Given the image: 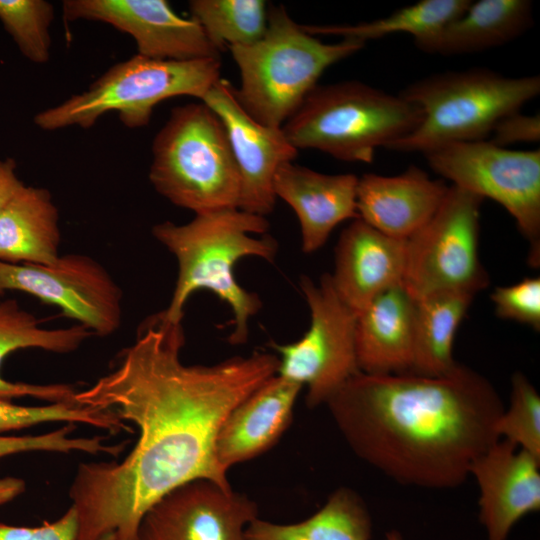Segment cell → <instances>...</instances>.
Masks as SVG:
<instances>
[{
	"label": "cell",
	"instance_id": "obj_2",
	"mask_svg": "<svg viewBox=\"0 0 540 540\" xmlns=\"http://www.w3.org/2000/svg\"><path fill=\"white\" fill-rule=\"evenodd\" d=\"M340 433L363 461L399 484L451 489L499 440L502 400L480 373L366 374L350 378L326 402Z\"/></svg>",
	"mask_w": 540,
	"mask_h": 540
},
{
	"label": "cell",
	"instance_id": "obj_7",
	"mask_svg": "<svg viewBox=\"0 0 540 540\" xmlns=\"http://www.w3.org/2000/svg\"><path fill=\"white\" fill-rule=\"evenodd\" d=\"M149 181L173 205L195 215L238 208V168L225 128L206 104L171 110L153 139Z\"/></svg>",
	"mask_w": 540,
	"mask_h": 540
},
{
	"label": "cell",
	"instance_id": "obj_29",
	"mask_svg": "<svg viewBox=\"0 0 540 540\" xmlns=\"http://www.w3.org/2000/svg\"><path fill=\"white\" fill-rule=\"evenodd\" d=\"M46 422L87 424L112 434L130 430L110 409L56 402L43 406H22L0 399V432L17 430Z\"/></svg>",
	"mask_w": 540,
	"mask_h": 540
},
{
	"label": "cell",
	"instance_id": "obj_25",
	"mask_svg": "<svg viewBox=\"0 0 540 540\" xmlns=\"http://www.w3.org/2000/svg\"><path fill=\"white\" fill-rule=\"evenodd\" d=\"M372 522L362 498L340 487L309 518L277 524L256 518L245 530V540H370Z\"/></svg>",
	"mask_w": 540,
	"mask_h": 540
},
{
	"label": "cell",
	"instance_id": "obj_33",
	"mask_svg": "<svg viewBox=\"0 0 540 540\" xmlns=\"http://www.w3.org/2000/svg\"><path fill=\"white\" fill-rule=\"evenodd\" d=\"M497 317L540 331V278L525 277L518 283L496 287L490 296Z\"/></svg>",
	"mask_w": 540,
	"mask_h": 540
},
{
	"label": "cell",
	"instance_id": "obj_30",
	"mask_svg": "<svg viewBox=\"0 0 540 540\" xmlns=\"http://www.w3.org/2000/svg\"><path fill=\"white\" fill-rule=\"evenodd\" d=\"M54 5L46 0H0V22L20 53L35 64L50 59Z\"/></svg>",
	"mask_w": 540,
	"mask_h": 540
},
{
	"label": "cell",
	"instance_id": "obj_1",
	"mask_svg": "<svg viewBox=\"0 0 540 540\" xmlns=\"http://www.w3.org/2000/svg\"><path fill=\"white\" fill-rule=\"evenodd\" d=\"M182 323L159 315L143 325L115 368L76 391L81 405L110 409L137 426L139 437L121 462L81 463L69 490L78 517L76 540H137L147 510L166 493L197 479L230 488L215 457L228 414L278 372L269 353L218 364L186 365Z\"/></svg>",
	"mask_w": 540,
	"mask_h": 540
},
{
	"label": "cell",
	"instance_id": "obj_10",
	"mask_svg": "<svg viewBox=\"0 0 540 540\" xmlns=\"http://www.w3.org/2000/svg\"><path fill=\"white\" fill-rule=\"evenodd\" d=\"M429 167L458 188L500 204L540 266V149L513 150L488 139L452 143L424 154Z\"/></svg>",
	"mask_w": 540,
	"mask_h": 540
},
{
	"label": "cell",
	"instance_id": "obj_9",
	"mask_svg": "<svg viewBox=\"0 0 540 540\" xmlns=\"http://www.w3.org/2000/svg\"><path fill=\"white\" fill-rule=\"evenodd\" d=\"M483 200L450 185L435 214L406 240L402 284L415 301L444 291L475 296L489 285L478 250Z\"/></svg>",
	"mask_w": 540,
	"mask_h": 540
},
{
	"label": "cell",
	"instance_id": "obj_28",
	"mask_svg": "<svg viewBox=\"0 0 540 540\" xmlns=\"http://www.w3.org/2000/svg\"><path fill=\"white\" fill-rule=\"evenodd\" d=\"M189 10L220 53L258 41L267 28L264 0H191Z\"/></svg>",
	"mask_w": 540,
	"mask_h": 540
},
{
	"label": "cell",
	"instance_id": "obj_26",
	"mask_svg": "<svg viewBox=\"0 0 540 540\" xmlns=\"http://www.w3.org/2000/svg\"><path fill=\"white\" fill-rule=\"evenodd\" d=\"M473 298L467 293L444 291L416 300L410 372L439 376L458 364L453 358V343Z\"/></svg>",
	"mask_w": 540,
	"mask_h": 540
},
{
	"label": "cell",
	"instance_id": "obj_3",
	"mask_svg": "<svg viewBox=\"0 0 540 540\" xmlns=\"http://www.w3.org/2000/svg\"><path fill=\"white\" fill-rule=\"evenodd\" d=\"M267 219L238 208L197 214L186 224L165 221L152 228L154 238L176 258L178 276L172 298L159 316L171 324L182 323L188 298L207 289L226 302L234 315L232 344L247 341L249 321L262 307L256 293L236 281L234 265L254 256L272 262L278 251L275 238L265 234Z\"/></svg>",
	"mask_w": 540,
	"mask_h": 540
},
{
	"label": "cell",
	"instance_id": "obj_35",
	"mask_svg": "<svg viewBox=\"0 0 540 540\" xmlns=\"http://www.w3.org/2000/svg\"><path fill=\"white\" fill-rule=\"evenodd\" d=\"M490 142L501 147L540 140L539 114L527 115L520 111L507 115L492 130Z\"/></svg>",
	"mask_w": 540,
	"mask_h": 540
},
{
	"label": "cell",
	"instance_id": "obj_5",
	"mask_svg": "<svg viewBox=\"0 0 540 540\" xmlns=\"http://www.w3.org/2000/svg\"><path fill=\"white\" fill-rule=\"evenodd\" d=\"M539 93L538 75L510 77L488 68L424 77L399 92L420 109V123L387 149L426 154L452 143L488 139L500 120Z\"/></svg>",
	"mask_w": 540,
	"mask_h": 540
},
{
	"label": "cell",
	"instance_id": "obj_23",
	"mask_svg": "<svg viewBox=\"0 0 540 540\" xmlns=\"http://www.w3.org/2000/svg\"><path fill=\"white\" fill-rule=\"evenodd\" d=\"M93 335L87 327L76 324L48 329L32 313L22 309L14 299L0 301V367L6 356L16 350L39 348L55 353L77 350ZM75 389L69 384H30L11 382L0 374V399L30 396L49 403L76 402Z\"/></svg>",
	"mask_w": 540,
	"mask_h": 540
},
{
	"label": "cell",
	"instance_id": "obj_36",
	"mask_svg": "<svg viewBox=\"0 0 540 540\" xmlns=\"http://www.w3.org/2000/svg\"><path fill=\"white\" fill-rule=\"evenodd\" d=\"M23 185L16 174L14 159H0V213Z\"/></svg>",
	"mask_w": 540,
	"mask_h": 540
},
{
	"label": "cell",
	"instance_id": "obj_21",
	"mask_svg": "<svg viewBox=\"0 0 540 540\" xmlns=\"http://www.w3.org/2000/svg\"><path fill=\"white\" fill-rule=\"evenodd\" d=\"M415 310L416 301L401 283L376 296L357 314L355 351L360 372L411 371Z\"/></svg>",
	"mask_w": 540,
	"mask_h": 540
},
{
	"label": "cell",
	"instance_id": "obj_8",
	"mask_svg": "<svg viewBox=\"0 0 540 540\" xmlns=\"http://www.w3.org/2000/svg\"><path fill=\"white\" fill-rule=\"evenodd\" d=\"M220 60L171 61L135 54L111 66L86 90L38 112L34 124L44 131L88 129L106 113L117 112L128 128L147 126L154 107L164 100L176 96L201 100L221 78Z\"/></svg>",
	"mask_w": 540,
	"mask_h": 540
},
{
	"label": "cell",
	"instance_id": "obj_15",
	"mask_svg": "<svg viewBox=\"0 0 540 540\" xmlns=\"http://www.w3.org/2000/svg\"><path fill=\"white\" fill-rule=\"evenodd\" d=\"M221 120L240 176L238 209L258 216L270 214L276 204L274 180L281 165L293 162L298 150L282 127L254 120L240 105L235 87L220 78L201 99Z\"/></svg>",
	"mask_w": 540,
	"mask_h": 540
},
{
	"label": "cell",
	"instance_id": "obj_37",
	"mask_svg": "<svg viewBox=\"0 0 540 540\" xmlns=\"http://www.w3.org/2000/svg\"><path fill=\"white\" fill-rule=\"evenodd\" d=\"M25 491V482L16 477L0 478V505L18 497Z\"/></svg>",
	"mask_w": 540,
	"mask_h": 540
},
{
	"label": "cell",
	"instance_id": "obj_27",
	"mask_svg": "<svg viewBox=\"0 0 540 540\" xmlns=\"http://www.w3.org/2000/svg\"><path fill=\"white\" fill-rule=\"evenodd\" d=\"M471 0H421L390 15L357 24L302 25L309 34L338 36L366 44L391 34L407 33L414 41L428 37L469 6Z\"/></svg>",
	"mask_w": 540,
	"mask_h": 540
},
{
	"label": "cell",
	"instance_id": "obj_34",
	"mask_svg": "<svg viewBox=\"0 0 540 540\" xmlns=\"http://www.w3.org/2000/svg\"><path fill=\"white\" fill-rule=\"evenodd\" d=\"M78 517L71 506L59 519L39 527L11 526L0 523V540H76ZM100 540H117L113 533Z\"/></svg>",
	"mask_w": 540,
	"mask_h": 540
},
{
	"label": "cell",
	"instance_id": "obj_24",
	"mask_svg": "<svg viewBox=\"0 0 540 540\" xmlns=\"http://www.w3.org/2000/svg\"><path fill=\"white\" fill-rule=\"evenodd\" d=\"M59 212L46 188L23 185L0 213V260L50 264L59 256Z\"/></svg>",
	"mask_w": 540,
	"mask_h": 540
},
{
	"label": "cell",
	"instance_id": "obj_14",
	"mask_svg": "<svg viewBox=\"0 0 540 540\" xmlns=\"http://www.w3.org/2000/svg\"><path fill=\"white\" fill-rule=\"evenodd\" d=\"M256 503L208 479L166 493L144 514L137 540H245Z\"/></svg>",
	"mask_w": 540,
	"mask_h": 540
},
{
	"label": "cell",
	"instance_id": "obj_20",
	"mask_svg": "<svg viewBox=\"0 0 540 540\" xmlns=\"http://www.w3.org/2000/svg\"><path fill=\"white\" fill-rule=\"evenodd\" d=\"M302 386L276 374L240 402L222 423L215 457L227 470L272 447L292 419Z\"/></svg>",
	"mask_w": 540,
	"mask_h": 540
},
{
	"label": "cell",
	"instance_id": "obj_18",
	"mask_svg": "<svg viewBox=\"0 0 540 540\" xmlns=\"http://www.w3.org/2000/svg\"><path fill=\"white\" fill-rule=\"evenodd\" d=\"M357 184L352 173L325 174L293 162L280 166L275 195L296 213L304 253L319 250L336 226L358 218Z\"/></svg>",
	"mask_w": 540,
	"mask_h": 540
},
{
	"label": "cell",
	"instance_id": "obj_38",
	"mask_svg": "<svg viewBox=\"0 0 540 540\" xmlns=\"http://www.w3.org/2000/svg\"><path fill=\"white\" fill-rule=\"evenodd\" d=\"M385 540H403V538L399 532L393 530L386 534Z\"/></svg>",
	"mask_w": 540,
	"mask_h": 540
},
{
	"label": "cell",
	"instance_id": "obj_13",
	"mask_svg": "<svg viewBox=\"0 0 540 540\" xmlns=\"http://www.w3.org/2000/svg\"><path fill=\"white\" fill-rule=\"evenodd\" d=\"M62 12L66 22L96 21L128 34L147 58L220 59L198 22L178 15L166 0H64Z\"/></svg>",
	"mask_w": 540,
	"mask_h": 540
},
{
	"label": "cell",
	"instance_id": "obj_4",
	"mask_svg": "<svg viewBox=\"0 0 540 540\" xmlns=\"http://www.w3.org/2000/svg\"><path fill=\"white\" fill-rule=\"evenodd\" d=\"M365 43H326L307 33L281 5L268 8L267 28L256 42L230 47L240 73L235 95L257 122L282 127L330 66L361 51Z\"/></svg>",
	"mask_w": 540,
	"mask_h": 540
},
{
	"label": "cell",
	"instance_id": "obj_31",
	"mask_svg": "<svg viewBox=\"0 0 540 540\" xmlns=\"http://www.w3.org/2000/svg\"><path fill=\"white\" fill-rule=\"evenodd\" d=\"M495 429L499 439L540 458V396L521 372L512 375L509 405Z\"/></svg>",
	"mask_w": 540,
	"mask_h": 540
},
{
	"label": "cell",
	"instance_id": "obj_19",
	"mask_svg": "<svg viewBox=\"0 0 540 540\" xmlns=\"http://www.w3.org/2000/svg\"><path fill=\"white\" fill-rule=\"evenodd\" d=\"M448 187L416 166L394 176L366 173L358 177V218L379 232L407 240L441 205Z\"/></svg>",
	"mask_w": 540,
	"mask_h": 540
},
{
	"label": "cell",
	"instance_id": "obj_16",
	"mask_svg": "<svg viewBox=\"0 0 540 540\" xmlns=\"http://www.w3.org/2000/svg\"><path fill=\"white\" fill-rule=\"evenodd\" d=\"M487 540H507L525 515L540 510V458L499 439L470 467Z\"/></svg>",
	"mask_w": 540,
	"mask_h": 540
},
{
	"label": "cell",
	"instance_id": "obj_12",
	"mask_svg": "<svg viewBox=\"0 0 540 540\" xmlns=\"http://www.w3.org/2000/svg\"><path fill=\"white\" fill-rule=\"evenodd\" d=\"M8 290L60 307L93 335H111L121 324L122 291L109 272L88 255H60L50 264L0 260V294Z\"/></svg>",
	"mask_w": 540,
	"mask_h": 540
},
{
	"label": "cell",
	"instance_id": "obj_17",
	"mask_svg": "<svg viewBox=\"0 0 540 540\" xmlns=\"http://www.w3.org/2000/svg\"><path fill=\"white\" fill-rule=\"evenodd\" d=\"M406 263V240L389 237L353 219L335 247L332 285L341 299L358 314L376 296L401 284Z\"/></svg>",
	"mask_w": 540,
	"mask_h": 540
},
{
	"label": "cell",
	"instance_id": "obj_22",
	"mask_svg": "<svg viewBox=\"0 0 540 540\" xmlns=\"http://www.w3.org/2000/svg\"><path fill=\"white\" fill-rule=\"evenodd\" d=\"M533 5L528 0H478L434 34L414 41L430 54L443 56L482 52L505 45L533 25Z\"/></svg>",
	"mask_w": 540,
	"mask_h": 540
},
{
	"label": "cell",
	"instance_id": "obj_32",
	"mask_svg": "<svg viewBox=\"0 0 540 540\" xmlns=\"http://www.w3.org/2000/svg\"><path fill=\"white\" fill-rule=\"evenodd\" d=\"M74 429V423H67L59 429L40 435L0 436V458L31 451L105 453L116 456L126 446V442L107 444L102 436L74 438L71 437Z\"/></svg>",
	"mask_w": 540,
	"mask_h": 540
},
{
	"label": "cell",
	"instance_id": "obj_11",
	"mask_svg": "<svg viewBox=\"0 0 540 540\" xmlns=\"http://www.w3.org/2000/svg\"><path fill=\"white\" fill-rule=\"evenodd\" d=\"M300 289L310 311V326L296 342L273 347L281 358L277 374L307 387L310 408L326 404L358 374L355 351L357 314L337 295L329 273L319 283L301 276Z\"/></svg>",
	"mask_w": 540,
	"mask_h": 540
},
{
	"label": "cell",
	"instance_id": "obj_6",
	"mask_svg": "<svg viewBox=\"0 0 540 540\" xmlns=\"http://www.w3.org/2000/svg\"><path fill=\"white\" fill-rule=\"evenodd\" d=\"M420 109L403 97L360 81L317 85L283 124L299 151L313 149L348 162L371 163L420 123Z\"/></svg>",
	"mask_w": 540,
	"mask_h": 540
}]
</instances>
